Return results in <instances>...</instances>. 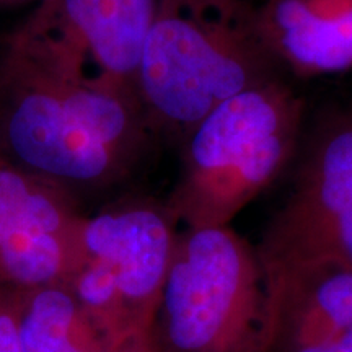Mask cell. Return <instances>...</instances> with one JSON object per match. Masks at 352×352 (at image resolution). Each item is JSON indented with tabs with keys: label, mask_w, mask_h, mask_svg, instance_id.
Segmentation results:
<instances>
[{
	"label": "cell",
	"mask_w": 352,
	"mask_h": 352,
	"mask_svg": "<svg viewBox=\"0 0 352 352\" xmlns=\"http://www.w3.org/2000/svg\"><path fill=\"white\" fill-rule=\"evenodd\" d=\"M305 100L277 78L227 100L184 140L178 183L165 206L184 228L226 227L296 160Z\"/></svg>",
	"instance_id": "6da1fadb"
},
{
	"label": "cell",
	"mask_w": 352,
	"mask_h": 352,
	"mask_svg": "<svg viewBox=\"0 0 352 352\" xmlns=\"http://www.w3.org/2000/svg\"><path fill=\"white\" fill-rule=\"evenodd\" d=\"M285 74L243 12L226 21L160 10L145 41L135 91L152 132L184 142L227 100Z\"/></svg>",
	"instance_id": "7a4b0ae2"
},
{
	"label": "cell",
	"mask_w": 352,
	"mask_h": 352,
	"mask_svg": "<svg viewBox=\"0 0 352 352\" xmlns=\"http://www.w3.org/2000/svg\"><path fill=\"white\" fill-rule=\"evenodd\" d=\"M266 320L256 246L228 226L176 232L153 324L162 352H259Z\"/></svg>",
	"instance_id": "3957f363"
},
{
	"label": "cell",
	"mask_w": 352,
	"mask_h": 352,
	"mask_svg": "<svg viewBox=\"0 0 352 352\" xmlns=\"http://www.w3.org/2000/svg\"><path fill=\"white\" fill-rule=\"evenodd\" d=\"M287 199L256 252L264 280L298 267H352V104L305 124Z\"/></svg>",
	"instance_id": "277c9868"
},
{
	"label": "cell",
	"mask_w": 352,
	"mask_h": 352,
	"mask_svg": "<svg viewBox=\"0 0 352 352\" xmlns=\"http://www.w3.org/2000/svg\"><path fill=\"white\" fill-rule=\"evenodd\" d=\"M0 142L16 166L64 189L103 186L134 165L78 124L51 77L12 47L0 69Z\"/></svg>",
	"instance_id": "5b68a950"
},
{
	"label": "cell",
	"mask_w": 352,
	"mask_h": 352,
	"mask_svg": "<svg viewBox=\"0 0 352 352\" xmlns=\"http://www.w3.org/2000/svg\"><path fill=\"white\" fill-rule=\"evenodd\" d=\"M158 13L160 0H46L12 46L67 80L90 83V65L96 85L135 91Z\"/></svg>",
	"instance_id": "8992f818"
},
{
	"label": "cell",
	"mask_w": 352,
	"mask_h": 352,
	"mask_svg": "<svg viewBox=\"0 0 352 352\" xmlns=\"http://www.w3.org/2000/svg\"><path fill=\"white\" fill-rule=\"evenodd\" d=\"M175 236L166 208L147 202L85 219L83 258L100 272L127 336L153 329Z\"/></svg>",
	"instance_id": "52a82bcc"
},
{
	"label": "cell",
	"mask_w": 352,
	"mask_h": 352,
	"mask_svg": "<svg viewBox=\"0 0 352 352\" xmlns=\"http://www.w3.org/2000/svg\"><path fill=\"white\" fill-rule=\"evenodd\" d=\"M266 284L259 352H352V267L315 264Z\"/></svg>",
	"instance_id": "ba28073f"
},
{
	"label": "cell",
	"mask_w": 352,
	"mask_h": 352,
	"mask_svg": "<svg viewBox=\"0 0 352 352\" xmlns=\"http://www.w3.org/2000/svg\"><path fill=\"white\" fill-rule=\"evenodd\" d=\"M243 19L264 47L296 77L352 69V0H261Z\"/></svg>",
	"instance_id": "9c48e42d"
},
{
	"label": "cell",
	"mask_w": 352,
	"mask_h": 352,
	"mask_svg": "<svg viewBox=\"0 0 352 352\" xmlns=\"http://www.w3.org/2000/svg\"><path fill=\"white\" fill-rule=\"evenodd\" d=\"M21 352H111L65 285L21 292Z\"/></svg>",
	"instance_id": "30bf717a"
},
{
	"label": "cell",
	"mask_w": 352,
	"mask_h": 352,
	"mask_svg": "<svg viewBox=\"0 0 352 352\" xmlns=\"http://www.w3.org/2000/svg\"><path fill=\"white\" fill-rule=\"evenodd\" d=\"M54 183L38 178L0 157V246L28 222Z\"/></svg>",
	"instance_id": "8fae6325"
},
{
	"label": "cell",
	"mask_w": 352,
	"mask_h": 352,
	"mask_svg": "<svg viewBox=\"0 0 352 352\" xmlns=\"http://www.w3.org/2000/svg\"><path fill=\"white\" fill-rule=\"evenodd\" d=\"M160 10L184 12L201 19L232 21L241 16L240 0H160Z\"/></svg>",
	"instance_id": "7c38bea8"
},
{
	"label": "cell",
	"mask_w": 352,
	"mask_h": 352,
	"mask_svg": "<svg viewBox=\"0 0 352 352\" xmlns=\"http://www.w3.org/2000/svg\"><path fill=\"white\" fill-rule=\"evenodd\" d=\"M111 352H162L153 329L134 334L118 344Z\"/></svg>",
	"instance_id": "4fadbf2b"
},
{
	"label": "cell",
	"mask_w": 352,
	"mask_h": 352,
	"mask_svg": "<svg viewBox=\"0 0 352 352\" xmlns=\"http://www.w3.org/2000/svg\"><path fill=\"white\" fill-rule=\"evenodd\" d=\"M0 157H2V155H0Z\"/></svg>",
	"instance_id": "5bb4252c"
}]
</instances>
